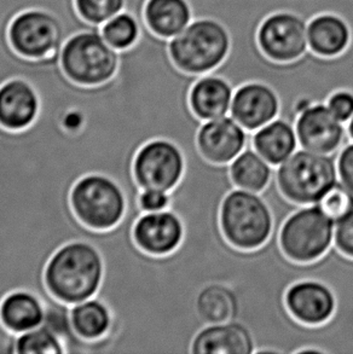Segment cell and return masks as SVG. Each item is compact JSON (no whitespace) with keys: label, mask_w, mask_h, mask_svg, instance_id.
<instances>
[{"label":"cell","mask_w":353,"mask_h":354,"mask_svg":"<svg viewBox=\"0 0 353 354\" xmlns=\"http://www.w3.org/2000/svg\"><path fill=\"white\" fill-rule=\"evenodd\" d=\"M105 276L100 250L87 241H73L53 254L45 268L48 292L67 305L95 297Z\"/></svg>","instance_id":"6da1fadb"},{"label":"cell","mask_w":353,"mask_h":354,"mask_svg":"<svg viewBox=\"0 0 353 354\" xmlns=\"http://www.w3.org/2000/svg\"><path fill=\"white\" fill-rule=\"evenodd\" d=\"M336 153H320L299 148L275 167V180L287 200L298 206L317 205L339 182Z\"/></svg>","instance_id":"7a4b0ae2"},{"label":"cell","mask_w":353,"mask_h":354,"mask_svg":"<svg viewBox=\"0 0 353 354\" xmlns=\"http://www.w3.org/2000/svg\"><path fill=\"white\" fill-rule=\"evenodd\" d=\"M231 39L218 19L200 17L174 38L170 39V55L176 67L194 75H206L224 62Z\"/></svg>","instance_id":"3957f363"},{"label":"cell","mask_w":353,"mask_h":354,"mask_svg":"<svg viewBox=\"0 0 353 354\" xmlns=\"http://www.w3.org/2000/svg\"><path fill=\"white\" fill-rule=\"evenodd\" d=\"M220 229L235 248L253 250L266 243L273 231V213L262 194L235 187L220 207Z\"/></svg>","instance_id":"277c9868"},{"label":"cell","mask_w":353,"mask_h":354,"mask_svg":"<svg viewBox=\"0 0 353 354\" xmlns=\"http://www.w3.org/2000/svg\"><path fill=\"white\" fill-rule=\"evenodd\" d=\"M119 57V50L105 40L102 32H82L63 45L61 66L72 82L96 86L114 77Z\"/></svg>","instance_id":"5b68a950"},{"label":"cell","mask_w":353,"mask_h":354,"mask_svg":"<svg viewBox=\"0 0 353 354\" xmlns=\"http://www.w3.org/2000/svg\"><path fill=\"white\" fill-rule=\"evenodd\" d=\"M335 221L317 205L300 206L287 218L280 230V247L296 263H312L334 244Z\"/></svg>","instance_id":"8992f818"},{"label":"cell","mask_w":353,"mask_h":354,"mask_svg":"<svg viewBox=\"0 0 353 354\" xmlns=\"http://www.w3.org/2000/svg\"><path fill=\"white\" fill-rule=\"evenodd\" d=\"M73 211L84 225L110 230L124 219L126 196L111 178L93 173L82 178L71 194Z\"/></svg>","instance_id":"52a82bcc"},{"label":"cell","mask_w":353,"mask_h":354,"mask_svg":"<svg viewBox=\"0 0 353 354\" xmlns=\"http://www.w3.org/2000/svg\"><path fill=\"white\" fill-rule=\"evenodd\" d=\"M9 38L12 48L28 58L61 53L66 43L60 19L42 9L27 10L17 15L10 24Z\"/></svg>","instance_id":"ba28073f"},{"label":"cell","mask_w":353,"mask_h":354,"mask_svg":"<svg viewBox=\"0 0 353 354\" xmlns=\"http://www.w3.org/2000/svg\"><path fill=\"white\" fill-rule=\"evenodd\" d=\"M185 172V158L181 149L166 139H154L136 155L134 174L142 190L156 189L171 192Z\"/></svg>","instance_id":"9c48e42d"},{"label":"cell","mask_w":353,"mask_h":354,"mask_svg":"<svg viewBox=\"0 0 353 354\" xmlns=\"http://www.w3.org/2000/svg\"><path fill=\"white\" fill-rule=\"evenodd\" d=\"M307 21L291 11H278L264 19L257 34L259 48L276 62H291L309 50Z\"/></svg>","instance_id":"30bf717a"},{"label":"cell","mask_w":353,"mask_h":354,"mask_svg":"<svg viewBox=\"0 0 353 354\" xmlns=\"http://www.w3.org/2000/svg\"><path fill=\"white\" fill-rule=\"evenodd\" d=\"M299 148L320 153H339L350 142L346 124L330 111L327 103H315L296 118Z\"/></svg>","instance_id":"8fae6325"},{"label":"cell","mask_w":353,"mask_h":354,"mask_svg":"<svg viewBox=\"0 0 353 354\" xmlns=\"http://www.w3.org/2000/svg\"><path fill=\"white\" fill-rule=\"evenodd\" d=\"M251 142V132L233 116L203 121L197 133V147L202 156L215 165H229Z\"/></svg>","instance_id":"7c38bea8"},{"label":"cell","mask_w":353,"mask_h":354,"mask_svg":"<svg viewBox=\"0 0 353 354\" xmlns=\"http://www.w3.org/2000/svg\"><path fill=\"white\" fill-rule=\"evenodd\" d=\"M280 111L281 102L276 91L264 82H252L235 90L230 115L248 132H254L277 119Z\"/></svg>","instance_id":"4fadbf2b"},{"label":"cell","mask_w":353,"mask_h":354,"mask_svg":"<svg viewBox=\"0 0 353 354\" xmlns=\"http://www.w3.org/2000/svg\"><path fill=\"white\" fill-rule=\"evenodd\" d=\"M286 306L296 321L306 326H320L334 315L336 299L325 283L304 279L288 288Z\"/></svg>","instance_id":"5bb4252c"},{"label":"cell","mask_w":353,"mask_h":354,"mask_svg":"<svg viewBox=\"0 0 353 354\" xmlns=\"http://www.w3.org/2000/svg\"><path fill=\"white\" fill-rule=\"evenodd\" d=\"M134 242L145 253L156 257L176 250L184 239V224L170 209L144 213L134 227Z\"/></svg>","instance_id":"9a60e30c"},{"label":"cell","mask_w":353,"mask_h":354,"mask_svg":"<svg viewBox=\"0 0 353 354\" xmlns=\"http://www.w3.org/2000/svg\"><path fill=\"white\" fill-rule=\"evenodd\" d=\"M190 354H255V340L239 319L207 324L194 337Z\"/></svg>","instance_id":"2e32d148"},{"label":"cell","mask_w":353,"mask_h":354,"mask_svg":"<svg viewBox=\"0 0 353 354\" xmlns=\"http://www.w3.org/2000/svg\"><path fill=\"white\" fill-rule=\"evenodd\" d=\"M40 109V100L28 82L12 79L0 86V126L21 131L33 124Z\"/></svg>","instance_id":"e0dca14e"},{"label":"cell","mask_w":353,"mask_h":354,"mask_svg":"<svg viewBox=\"0 0 353 354\" xmlns=\"http://www.w3.org/2000/svg\"><path fill=\"white\" fill-rule=\"evenodd\" d=\"M234 92V87L224 77L213 74L201 75L191 88V109L202 121L228 115Z\"/></svg>","instance_id":"ac0fdd59"},{"label":"cell","mask_w":353,"mask_h":354,"mask_svg":"<svg viewBox=\"0 0 353 354\" xmlns=\"http://www.w3.org/2000/svg\"><path fill=\"white\" fill-rule=\"evenodd\" d=\"M251 144L273 167L284 162L299 149L296 126L281 118L251 132Z\"/></svg>","instance_id":"d6986e66"},{"label":"cell","mask_w":353,"mask_h":354,"mask_svg":"<svg viewBox=\"0 0 353 354\" xmlns=\"http://www.w3.org/2000/svg\"><path fill=\"white\" fill-rule=\"evenodd\" d=\"M307 40L312 53L323 57H334L349 46L351 28L339 15H317L307 24Z\"/></svg>","instance_id":"ffe728a7"},{"label":"cell","mask_w":353,"mask_h":354,"mask_svg":"<svg viewBox=\"0 0 353 354\" xmlns=\"http://www.w3.org/2000/svg\"><path fill=\"white\" fill-rule=\"evenodd\" d=\"M44 318L43 301L28 290L10 292L0 304V321L16 335L43 326Z\"/></svg>","instance_id":"44dd1931"},{"label":"cell","mask_w":353,"mask_h":354,"mask_svg":"<svg viewBox=\"0 0 353 354\" xmlns=\"http://www.w3.org/2000/svg\"><path fill=\"white\" fill-rule=\"evenodd\" d=\"M195 307L197 316L205 326L239 318L237 294L234 288L224 283H210L201 288L196 297Z\"/></svg>","instance_id":"7402d4cb"},{"label":"cell","mask_w":353,"mask_h":354,"mask_svg":"<svg viewBox=\"0 0 353 354\" xmlns=\"http://www.w3.org/2000/svg\"><path fill=\"white\" fill-rule=\"evenodd\" d=\"M144 16L149 28L166 39L174 38L194 19L188 0H148Z\"/></svg>","instance_id":"603a6c76"},{"label":"cell","mask_w":353,"mask_h":354,"mask_svg":"<svg viewBox=\"0 0 353 354\" xmlns=\"http://www.w3.org/2000/svg\"><path fill=\"white\" fill-rule=\"evenodd\" d=\"M229 168L235 187L257 194H262L269 187L275 174V167L254 150L251 142L248 147L229 163Z\"/></svg>","instance_id":"cb8c5ba5"},{"label":"cell","mask_w":353,"mask_h":354,"mask_svg":"<svg viewBox=\"0 0 353 354\" xmlns=\"http://www.w3.org/2000/svg\"><path fill=\"white\" fill-rule=\"evenodd\" d=\"M71 319L75 334L87 341L105 337L113 323L109 307L96 297L73 305Z\"/></svg>","instance_id":"d4e9b609"},{"label":"cell","mask_w":353,"mask_h":354,"mask_svg":"<svg viewBox=\"0 0 353 354\" xmlns=\"http://www.w3.org/2000/svg\"><path fill=\"white\" fill-rule=\"evenodd\" d=\"M15 354H66L62 341L45 326L16 336Z\"/></svg>","instance_id":"484cf974"},{"label":"cell","mask_w":353,"mask_h":354,"mask_svg":"<svg viewBox=\"0 0 353 354\" xmlns=\"http://www.w3.org/2000/svg\"><path fill=\"white\" fill-rule=\"evenodd\" d=\"M102 34L105 40L116 50H126L137 43L141 34L138 21L129 11L120 14L102 24Z\"/></svg>","instance_id":"4316f807"},{"label":"cell","mask_w":353,"mask_h":354,"mask_svg":"<svg viewBox=\"0 0 353 354\" xmlns=\"http://www.w3.org/2000/svg\"><path fill=\"white\" fill-rule=\"evenodd\" d=\"M82 19L92 24H105L124 11L126 0H75Z\"/></svg>","instance_id":"83f0119b"},{"label":"cell","mask_w":353,"mask_h":354,"mask_svg":"<svg viewBox=\"0 0 353 354\" xmlns=\"http://www.w3.org/2000/svg\"><path fill=\"white\" fill-rule=\"evenodd\" d=\"M317 206L333 221H339L353 209V194L339 180L320 198Z\"/></svg>","instance_id":"f1b7e54d"},{"label":"cell","mask_w":353,"mask_h":354,"mask_svg":"<svg viewBox=\"0 0 353 354\" xmlns=\"http://www.w3.org/2000/svg\"><path fill=\"white\" fill-rule=\"evenodd\" d=\"M334 245L340 253L353 259V209L335 221Z\"/></svg>","instance_id":"f546056e"},{"label":"cell","mask_w":353,"mask_h":354,"mask_svg":"<svg viewBox=\"0 0 353 354\" xmlns=\"http://www.w3.org/2000/svg\"><path fill=\"white\" fill-rule=\"evenodd\" d=\"M327 106L341 122L347 124L353 116V92L349 90L334 92L328 98Z\"/></svg>","instance_id":"4dcf8cb0"},{"label":"cell","mask_w":353,"mask_h":354,"mask_svg":"<svg viewBox=\"0 0 353 354\" xmlns=\"http://www.w3.org/2000/svg\"><path fill=\"white\" fill-rule=\"evenodd\" d=\"M171 205L170 192L156 190V189H145L141 192L139 207L143 213L166 211Z\"/></svg>","instance_id":"1f68e13d"},{"label":"cell","mask_w":353,"mask_h":354,"mask_svg":"<svg viewBox=\"0 0 353 354\" xmlns=\"http://www.w3.org/2000/svg\"><path fill=\"white\" fill-rule=\"evenodd\" d=\"M340 182L353 194V140L340 149L336 158Z\"/></svg>","instance_id":"d6a6232c"},{"label":"cell","mask_w":353,"mask_h":354,"mask_svg":"<svg viewBox=\"0 0 353 354\" xmlns=\"http://www.w3.org/2000/svg\"><path fill=\"white\" fill-rule=\"evenodd\" d=\"M346 129H347L350 140H353V116L352 119L350 120L349 122L346 124Z\"/></svg>","instance_id":"836d02e7"}]
</instances>
